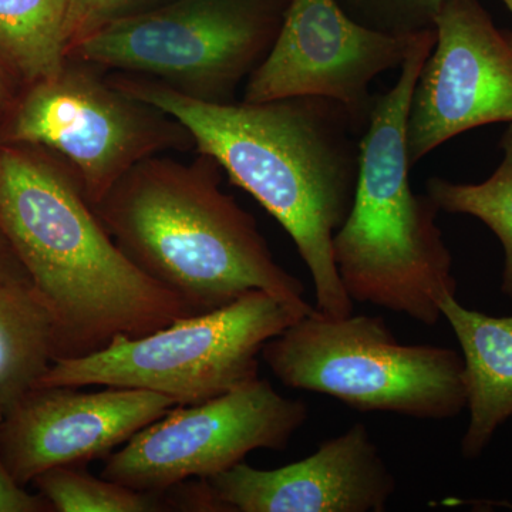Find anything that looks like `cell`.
<instances>
[{
	"label": "cell",
	"mask_w": 512,
	"mask_h": 512,
	"mask_svg": "<svg viewBox=\"0 0 512 512\" xmlns=\"http://www.w3.org/2000/svg\"><path fill=\"white\" fill-rule=\"evenodd\" d=\"M110 82L183 124L198 153L217 161L282 225L311 272L316 311L330 318L353 313L333 238L355 202L362 136L342 104L313 96L217 104L148 77Z\"/></svg>",
	"instance_id": "6da1fadb"
},
{
	"label": "cell",
	"mask_w": 512,
	"mask_h": 512,
	"mask_svg": "<svg viewBox=\"0 0 512 512\" xmlns=\"http://www.w3.org/2000/svg\"><path fill=\"white\" fill-rule=\"evenodd\" d=\"M0 229L55 315L60 359L195 315L121 251L67 165L13 144L0 146Z\"/></svg>",
	"instance_id": "7a4b0ae2"
},
{
	"label": "cell",
	"mask_w": 512,
	"mask_h": 512,
	"mask_svg": "<svg viewBox=\"0 0 512 512\" xmlns=\"http://www.w3.org/2000/svg\"><path fill=\"white\" fill-rule=\"evenodd\" d=\"M211 157L194 163L148 157L96 205L121 251L194 313L264 291L302 308L305 286L275 261L255 218L221 190Z\"/></svg>",
	"instance_id": "3957f363"
},
{
	"label": "cell",
	"mask_w": 512,
	"mask_h": 512,
	"mask_svg": "<svg viewBox=\"0 0 512 512\" xmlns=\"http://www.w3.org/2000/svg\"><path fill=\"white\" fill-rule=\"evenodd\" d=\"M436 43V30L417 36L400 76L376 96L360 138L355 202L333 238V256L352 302L402 313L426 326L441 318L440 301L457 295L453 256L437 225L439 207L414 194L406 126L414 87Z\"/></svg>",
	"instance_id": "277c9868"
},
{
	"label": "cell",
	"mask_w": 512,
	"mask_h": 512,
	"mask_svg": "<svg viewBox=\"0 0 512 512\" xmlns=\"http://www.w3.org/2000/svg\"><path fill=\"white\" fill-rule=\"evenodd\" d=\"M261 359L286 387L359 412L447 420L467 406L463 356L403 345L380 316L330 318L315 308L266 342Z\"/></svg>",
	"instance_id": "5b68a950"
},
{
	"label": "cell",
	"mask_w": 512,
	"mask_h": 512,
	"mask_svg": "<svg viewBox=\"0 0 512 512\" xmlns=\"http://www.w3.org/2000/svg\"><path fill=\"white\" fill-rule=\"evenodd\" d=\"M313 309L249 292L148 335H120L89 355L57 359L36 387H128L201 403L258 377L266 342Z\"/></svg>",
	"instance_id": "8992f818"
},
{
	"label": "cell",
	"mask_w": 512,
	"mask_h": 512,
	"mask_svg": "<svg viewBox=\"0 0 512 512\" xmlns=\"http://www.w3.org/2000/svg\"><path fill=\"white\" fill-rule=\"evenodd\" d=\"M289 0H165L109 23L69 60L138 74L208 103H235L274 45Z\"/></svg>",
	"instance_id": "52a82bcc"
},
{
	"label": "cell",
	"mask_w": 512,
	"mask_h": 512,
	"mask_svg": "<svg viewBox=\"0 0 512 512\" xmlns=\"http://www.w3.org/2000/svg\"><path fill=\"white\" fill-rule=\"evenodd\" d=\"M74 62L55 79L32 84L6 137L63 157L90 204L140 161L194 144L173 117L104 82L90 64Z\"/></svg>",
	"instance_id": "ba28073f"
},
{
	"label": "cell",
	"mask_w": 512,
	"mask_h": 512,
	"mask_svg": "<svg viewBox=\"0 0 512 512\" xmlns=\"http://www.w3.org/2000/svg\"><path fill=\"white\" fill-rule=\"evenodd\" d=\"M308 417V404L258 376L204 402L174 406L106 457L101 477L163 493L217 476L252 451L286 450Z\"/></svg>",
	"instance_id": "9c48e42d"
},
{
	"label": "cell",
	"mask_w": 512,
	"mask_h": 512,
	"mask_svg": "<svg viewBox=\"0 0 512 512\" xmlns=\"http://www.w3.org/2000/svg\"><path fill=\"white\" fill-rule=\"evenodd\" d=\"M419 35L366 28L336 0H289L274 45L248 77L242 101L325 97L348 110L363 136L376 100L370 84L402 67Z\"/></svg>",
	"instance_id": "30bf717a"
},
{
	"label": "cell",
	"mask_w": 512,
	"mask_h": 512,
	"mask_svg": "<svg viewBox=\"0 0 512 512\" xmlns=\"http://www.w3.org/2000/svg\"><path fill=\"white\" fill-rule=\"evenodd\" d=\"M436 43L414 87L406 126L410 165L453 137L512 123V47L478 0H444Z\"/></svg>",
	"instance_id": "8fae6325"
},
{
	"label": "cell",
	"mask_w": 512,
	"mask_h": 512,
	"mask_svg": "<svg viewBox=\"0 0 512 512\" xmlns=\"http://www.w3.org/2000/svg\"><path fill=\"white\" fill-rule=\"evenodd\" d=\"M177 402L128 387H36L0 419V461L22 485L56 467L109 457Z\"/></svg>",
	"instance_id": "7c38bea8"
},
{
	"label": "cell",
	"mask_w": 512,
	"mask_h": 512,
	"mask_svg": "<svg viewBox=\"0 0 512 512\" xmlns=\"http://www.w3.org/2000/svg\"><path fill=\"white\" fill-rule=\"evenodd\" d=\"M205 480L229 512H382L397 487L362 423L288 466L259 470L242 461Z\"/></svg>",
	"instance_id": "4fadbf2b"
},
{
	"label": "cell",
	"mask_w": 512,
	"mask_h": 512,
	"mask_svg": "<svg viewBox=\"0 0 512 512\" xmlns=\"http://www.w3.org/2000/svg\"><path fill=\"white\" fill-rule=\"evenodd\" d=\"M439 306L463 353L470 421L461 440V453L473 460L512 416V316L495 318L471 311L456 295L444 296Z\"/></svg>",
	"instance_id": "5bb4252c"
},
{
	"label": "cell",
	"mask_w": 512,
	"mask_h": 512,
	"mask_svg": "<svg viewBox=\"0 0 512 512\" xmlns=\"http://www.w3.org/2000/svg\"><path fill=\"white\" fill-rule=\"evenodd\" d=\"M60 356L59 325L32 281L0 285V419Z\"/></svg>",
	"instance_id": "9a60e30c"
},
{
	"label": "cell",
	"mask_w": 512,
	"mask_h": 512,
	"mask_svg": "<svg viewBox=\"0 0 512 512\" xmlns=\"http://www.w3.org/2000/svg\"><path fill=\"white\" fill-rule=\"evenodd\" d=\"M69 0H0V62L29 84L55 79L69 52Z\"/></svg>",
	"instance_id": "2e32d148"
},
{
	"label": "cell",
	"mask_w": 512,
	"mask_h": 512,
	"mask_svg": "<svg viewBox=\"0 0 512 512\" xmlns=\"http://www.w3.org/2000/svg\"><path fill=\"white\" fill-rule=\"evenodd\" d=\"M500 147L503 160L483 183H451L431 177L426 190L440 211L471 215L494 232L504 249L501 292L512 299V123L501 137Z\"/></svg>",
	"instance_id": "e0dca14e"
},
{
	"label": "cell",
	"mask_w": 512,
	"mask_h": 512,
	"mask_svg": "<svg viewBox=\"0 0 512 512\" xmlns=\"http://www.w3.org/2000/svg\"><path fill=\"white\" fill-rule=\"evenodd\" d=\"M39 494L57 512H157L170 505L163 493L126 487L94 477L79 466L56 467L33 480Z\"/></svg>",
	"instance_id": "ac0fdd59"
},
{
	"label": "cell",
	"mask_w": 512,
	"mask_h": 512,
	"mask_svg": "<svg viewBox=\"0 0 512 512\" xmlns=\"http://www.w3.org/2000/svg\"><path fill=\"white\" fill-rule=\"evenodd\" d=\"M366 28L392 35H416L434 29L444 0H336Z\"/></svg>",
	"instance_id": "d6986e66"
},
{
	"label": "cell",
	"mask_w": 512,
	"mask_h": 512,
	"mask_svg": "<svg viewBox=\"0 0 512 512\" xmlns=\"http://www.w3.org/2000/svg\"><path fill=\"white\" fill-rule=\"evenodd\" d=\"M158 0H69V50L84 37L116 20L157 6ZM69 55V52H67Z\"/></svg>",
	"instance_id": "ffe728a7"
},
{
	"label": "cell",
	"mask_w": 512,
	"mask_h": 512,
	"mask_svg": "<svg viewBox=\"0 0 512 512\" xmlns=\"http://www.w3.org/2000/svg\"><path fill=\"white\" fill-rule=\"evenodd\" d=\"M53 511L43 495L30 494L0 461V512Z\"/></svg>",
	"instance_id": "44dd1931"
},
{
	"label": "cell",
	"mask_w": 512,
	"mask_h": 512,
	"mask_svg": "<svg viewBox=\"0 0 512 512\" xmlns=\"http://www.w3.org/2000/svg\"><path fill=\"white\" fill-rule=\"evenodd\" d=\"M18 281H30L28 272L0 229V285Z\"/></svg>",
	"instance_id": "7402d4cb"
},
{
	"label": "cell",
	"mask_w": 512,
	"mask_h": 512,
	"mask_svg": "<svg viewBox=\"0 0 512 512\" xmlns=\"http://www.w3.org/2000/svg\"><path fill=\"white\" fill-rule=\"evenodd\" d=\"M6 99L5 82H3L2 72H0V109H2L3 103Z\"/></svg>",
	"instance_id": "603a6c76"
},
{
	"label": "cell",
	"mask_w": 512,
	"mask_h": 512,
	"mask_svg": "<svg viewBox=\"0 0 512 512\" xmlns=\"http://www.w3.org/2000/svg\"><path fill=\"white\" fill-rule=\"evenodd\" d=\"M507 9L512 13V0H501ZM508 42H510V46L512 47V32H508Z\"/></svg>",
	"instance_id": "cb8c5ba5"
},
{
	"label": "cell",
	"mask_w": 512,
	"mask_h": 512,
	"mask_svg": "<svg viewBox=\"0 0 512 512\" xmlns=\"http://www.w3.org/2000/svg\"><path fill=\"white\" fill-rule=\"evenodd\" d=\"M508 507H511V510H512V505H508Z\"/></svg>",
	"instance_id": "d4e9b609"
}]
</instances>
